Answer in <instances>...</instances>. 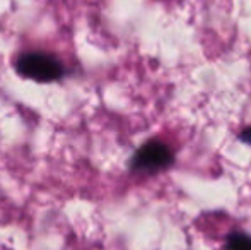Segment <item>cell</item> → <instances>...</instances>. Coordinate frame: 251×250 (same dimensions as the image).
I'll return each mask as SVG.
<instances>
[{
	"mask_svg": "<svg viewBox=\"0 0 251 250\" xmlns=\"http://www.w3.org/2000/svg\"><path fill=\"white\" fill-rule=\"evenodd\" d=\"M16 70L21 76L38 81V83L58 81L65 72L58 58L50 54H43V52H31V54L21 55L16 62Z\"/></svg>",
	"mask_w": 251,
	"mask_h": 250,
	"instance_id": "6da1fadb",
	"label": "cell"
},
{
	"mask_svg": "<svg viewBox=\"0 0 251 250\" xmlns=\"http://www.w3.org/2000/svg\"><path fill=\"white\" fill-rule=\"evenodd\" d=\"M175 163V153L162 140H149L135 151L133 158L130 160V168L133 171H146V173H155L169 168Z\"/></svg>",
	"mask_w": 251,
	"mask_h": 250,
	"instance_id": "7a4b0ae2",
	"label": "cell"
},
{
	"mask_svg": "<svg viewBox=\"0 0 251 250\" xmlns=\"http://www.w3.org/2000/svg\"><path fill=\"white\" fill-rule=\"evenodd\" d=\"M226 250H251V235L245 231H234L226 238Z\"/></svg>",
	"mask_w": 251,
	"mask_h": 250,
	"instance_id": "3957f363",
	"label": "cell"
},
{
	"mask_svg": "<svg viewBox=\"0 0 251 250\" xmlns=\"http://www.w3.org/2000/svg\"><path fill=\"white\" fill-rule=\"evenodd\" d=\"M239 140L245 144H248V146H251V127H246V129H243L241 132H239Z\"/></svg>",
	"mask_w": 251,
	"mask_h": 250,
	"instance_id": "277c9868",
	"label": "cell"
}]
</instances>
